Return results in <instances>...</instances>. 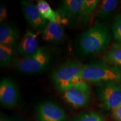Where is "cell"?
<instances>
[{"label": "cell", "mask_w": 121, "mask_h": 121, "mask_svg": "<svg viewBox=\"0 0 121 121\" xmlns=\"http://www.w3.org/2000/svg\"><path fill=\"white\" fill-rule=\"evenodd\" d=\"M7 17V10L4 4H1L0 6V22L4 23Z\"/></svg>", "instance_id": "44dd1931"}, {"label": "cell", "mask_w": 121, "mask_h": 121, "mask_svg": "<svg viewBox=\"0 0 121 121\" xmlns=\"http://www.w3.org/2000/svg\"><path fill=\"white\" fill-rule=\"evenodd\" d=\"M63 98L74 108H83L88 105L90 99V91L72 87L63 92Z\"/></svg>", "instance_id": "9c48e42d"}, {"label": "cell", "mask_w": 121, "mask_h": 121, "mask_svg": "<svg viewBox=\"0 0 121 121\" xmlns=\"http://www.w3.org/2000/svg\"><path fill=\"white\" fill-rule=\"evenodd\" d=\"M65 31L62 24L57 22H48L42 31V39L51 44H57L62 42L65 38Z\"/></svg>", "instance_id": "7c38bea8"}, {"label": "cell", "mask_w": 121, "mask_h": 121, "mask_svg": "<svg viewBox=\"0 0 121 121\" xmlns=\"http://www.w3.org/2000/svg\"><path fill=\"white\" fill-rule=\"evenodd\" d=\"M111 34L105 24L96 22L94 26L83 33L78 41V52L82 57L100 53L109 44Z\"/></svg>", "instance_id": "7a4b0ae2"}, {"label": "cell", "mask_w": 121, "mask_h": 121, "mask_svg": "<svg viewBox=\"0 0 121 121\" xmlns=\"http://www.w3.org/2000/svg\"><path fill=\"white\" fill-rule=\"evenodd\" d=\"M17 51L13 47L0 44V66L6 67L18 62Z\"/></svg>", "instance_id": "9a60e30c"}, {"label": "cell", "mask_w": 121, "mask_h": 121, "mask_svg": "<svg viewBox=\"0 0 121 121\" xmlns=\"http://www.w3.org/2000/svg\"><path fill=\"white\" fill-rule=\"evenodd\" d=\"M37 6L42 16L48 22H57L60 24L67 23L61 17L58 12L54 11L49 4L44 0L38 1Z\"/></svg>", "instance_id": "5bb4252c"}, {"label": "cell", "mask_w": 121, "mask_h": 121, "mask_svg": "<svg viewBox=\"0 0 121 121\" xmlns=\"http://www.w3.org/2000/svg\"><path fill=\"white\" fill-rule=\"evenodd\" d=\"M39 48L37 34L30 30H28L20 42L17 51L24 57H26L35 53Z\"/></svg>", "instance_id": "8fae6325"}, {"label": "cell", "mask_w": 121, "mask_h": 121, "mask_svg": "<svg viewBox=\"0 0 121 121\" xmlns=\"http://www.w3.org/2000/svg\"><path fill=\"white\" fill-rule=\"evenodd\" d=\"M75 121H104V120L98 113L93 112H89L78 115L76 118Z\"/></svg>", "instance_id": "ffe728a7"}, {"label": "cell", "mask_w": 121, "mask_h": 121, "mask_svg": "<svg viewBox=\"0 0 121 121\" xmlns=\"http://www.w3.org/2000/svg\"><path fill=\"white\" fill-rule=\"evenodd\" d=\"M96 94L106 110H113L121 104V84L103 82L97 84Z\"/></svg>", "instance_id": "5b68a950"}, {"label": "cell", "mask_w": 121, "mask_h": 121, "mask_svg": "<svg viewBox=\"0 0 121 121\" xmlns=\"http://www.w3.org/2000/svg\"><path fill=\"white\" fill-rule=\"evenodd\" d=\"M118 1L117 0H104L99 6L96 17L99 20H104L110 17L117 8Z\"/></svg>", "instance_id": "ac0fdd59"}, {"label": "cell", "mask_w": 121, "mask_h": 121, "mask_svg": "<svg viewBox=\"0 0 121 121\" xmlns=\"http://www.w3.org/2000/svg\"><path fill=\"white\" fill-rule=\"evenodd\" d=\"M19 90L17 84L9 78H3L0 82V102L6 108H12L19 100Z\"/></svg>", "instance_id": "8992f818"}, {"label": "cell", "mask_w": 121, "mask_h": 121, "mask_svg": "<svg viewBox=\"0 0 121 121\" xmlns=\"http://www.w3.org/2000/svg\"><path fill=\"white\" fill-rule=\"evenodd\" d=\"M82 75L84 80L91 84L113 82L121 84V67L104 61H94L84 65Z\"/></svg>", "instance_id": "3957f363"}, {"label": "cell", "mask_w": 121, "mask_h": 121, "mask_svg": "<svg viewBox=\"0 0 121 121\" xmlns=\"http://www.w3.org/2000/svg\"><path fill=\"white\" fill-rule=\"evenodd\" d=\"M99 2V1L98 0H82V7L78 18L83 23L87 24L90 22Z\"/></svg>", "instance_id": "2e32d148"}, {"label": "cell", "mask_w": 121, "mask_h": 121, "mask_svg": "<svg viewBox=\"0 0 121 121\" xmlns=\"http://www.w3.org/2000/svg\"><path fill=\"white\" fill-rule=\"evenodd\" d=\"M37 113L40 121H67L64 110L52 102H45L39 104Z\"/></svg>", "instance_id": "52a82bcc"}, {"label": "cell", "mask_w": 121, "mask_h": 121, "mask_svg": "<svg viewBox=\"0 0 121 121\" xmlns=\"http://www.w3.org/2000/svg\"><path fill=\"white\" fill-rule=\"evenodd\" d=\"M21 4L24 17L30 26L35 30L43 31L48 23L39 13L37 5L27 1H22Z\"/></svg>", "instance_id": "ba28073f"}, {"label": "cell", "mask_w": 121, "mask_h": 121, "mask_svg": "<svg viewBox=\"0 0 121 121\" xmlns=\"http://www.w3.org/2000/svg\"><path fill=\"white\" fill-rule=\"evenodd\" d=\"M112 30L114 40L121 43V15L116 16L113 19Z\"/></svg>", "instance_id": "d6986e66"}, {"label": "cell", "mask_w": 121, "mask_h": 121, "mask_svg": "<svg viewBox=\"0 0 121 121\" xmlns=\"http://www.w3.org/2000/svg\"><path fill=\"white\" fill-rule=\"evenodd\" d=\"M104 62L108 64L121 67V43H116L103 56Z\"/></svg>", "instance_id": "e0dca14e"}, {"label": "cell", "mask_w": 121, "mask_h": 121, "mask_svg": "<svg viewBox=\"0 0 121 121\" xmlns=\"http://www.w3.org/2000/svg\"><path fill=\"white\" fill-rule=\"evenodd\" d=\"M113 116L116 120L121 121V104L113 110Z\"/></svg>", "instance_id": "7402d4cb"}, {"label": "cell", "mask_w": 121, "mask_h": 121, "mask_svg": "<svg viewBox=\"0 0 121 121\" xmlns=\"http://www.w3.org/2000/svg\"><path fill=\"white\" fill-rule=\"evenodd\" d=\"M19 34L17 29L7 23H2L0 26V44L13 47L17 43Z\"/></svg>", "instance_id": "4fadbf2b"}, {"label": "cell", "mask_w": 121, "mask_h": 121, "mask_svg": "<svg viewBox=\"0 0 121 121\" xmlns=\"http://www.w3.org/2000/svg\"><path fill=\"white\" fill-rule=\"evenodd\" d=\"M0 121H12L11 120H10V119H9L8 118H4V117H1V120Z\"/></svg>", "instance_id": "603a6c76"}, {"label": "cell", "mask_w": 121, "mask_h": 121, "mask_svg": "<svg viewBox=\"0 0 121 121\" xmlns=\"http://www.w3.org/2000/svg\"><path fill=\"white\" fill-rule=\"evenodd\" d=\"M84 65L75 60H69L57 67L52 73L54 85L61 92L77 87L91 91L89 83L83 78Z\"/></svg>", "instance_id": "6da1fadb"}, {"label": "cell", "mask_w": 121, "mask_h": 121, "mask_svg": "<svg viewBox=\"0 0 121 121\" xmlns=\"http://www.w3.org/2000/svg\"><path fill=\"white\" fill-rule=\"evenodd\" d=\"M82 0H64L60 2L57 12L68 22L79 17Z\"/></svg>", "instance_id": "30bf717a"}, {"label": "cell", "mask_w": 121, "mask_h": 121, "mask_svg": "<svg viewBox=\"0 0 121 121\" xmlns=\"http://www.w3.org/2000/svg\"><path fill=\"white\" fill-rule=\"evenodd\" d=\"M50 54L45 48L40 47L32 55L24 57L17 63L18 71L25 74H35L43 72L50 63Z\"/></svg>", "instance_id": "277c9868"}]
</instances>
